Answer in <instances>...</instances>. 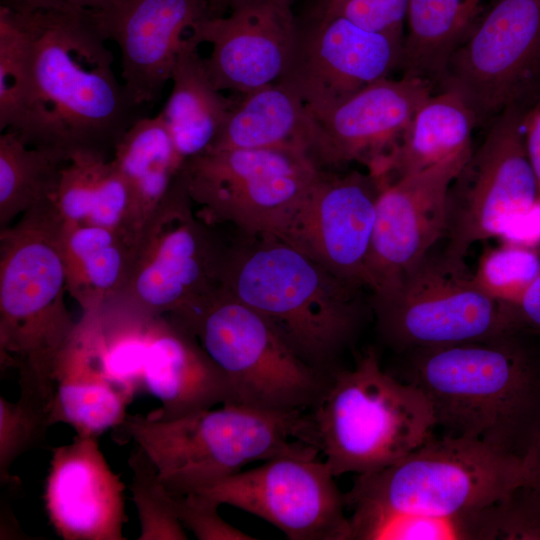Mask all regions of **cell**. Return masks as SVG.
I'll list each match as a JSON object with an SVG mask.
<instances>
[{"mask_svg":"<svg viewBox=\"0 0 540 540\" xmlns=\"http://www.w3.org/2000/svg\"><path fill=\"white\" fill-rule=\"evenodd\" d=\"M15 11L27 35V72L6 130L29 146L69 158L82 151L112 156L144 107L117 79L113 54L88 10Z\"/></svg>","mask_w":540,"mask_h":540,"instance_id":"cell-1","label":"cell"},{"mask_svg":"<svg viewBox=\"0 0 540 540\" xmlns=\"http://www.w3.org/2000/svg\"><path fill=\"white\" fill-rule=\"evenodd\" d=\"M404 381L428 398L444 435L523 459L540 422V338H495L406 352Z\"/></svg>","mask_w":540,"mask_h":540,"instance_id":"cell-2","label":"cell"},{"mask_svg":"<svg viewBox=\"0 0 540 540\" xmlns=\"http://www.w3.org/2000/svg\"><path fill=\"white\" fill-rule=\"evenodd\" d=\"M223 249L219 283L265 316L288 344L321 370L361 322L355 287L275 237H247Z\"/></svg>","mask_w":540,"mask_h":540,"instance_id":"cell-3","label":"cell"},{"mask_svg":"<svg viewBox=\"0 0 540 540\" xmlns=\"http://www.w3.org/2000/svg\"><path fill=\"white\" fill-rule=\"evenodd\" d=\"M117 428L147 454L173 496L199 492L251 462L320 453L303 411L223 404L172 419L127 414Z\"/></svg>","mask_w":540,"mask_h":540,"instance_id":"cell-4","label":"cell"},{"mask_svg":"<svg viewBox=\"0 0 540 540\" xmlns=\"http://www.w3.org/2000/svg\"><path fill=\"white\" fill-rule=\"evenodd\" d=\"M62 220L47 198L0 231V360L54 387L76 323L65 304Z\"/></svg>","mask_w":540,"mask_h":540,"instance_id":"cell-5","label":"cell"},{"mask_svg":"<svg viewBox=\"0 0 540 540\" xmlns=\"http://www.w3.org/2000/svg\"><path fill=\"white\" fill-rule=\"evenodd\" d=\"M310 417L335 477L384 469L432 438L436 427L424 392L385 372L374 349L336 373Z\"/></svg>","mask_w":540,"mask_h":540,"instance_id":"cell-6","label":"cell"},{"mask_svg":"<svg viewBox=\"0 0 540 540\" xmlns=\"http://www.w3.org/2000/svg\"><path fill=\"white\" fill-rule=\"evenodd\" d=\"M193 335L226 377L232 403L270 411H304L329 382L301 358L261 313L218 285L167 315Z\"/></svg>","mask_w":540,"mask_h":540,"instance_id":"cell-7","label":"cell"},{"mask_svg":"<svg viewBox=\"0 0 540 540\" xmlns=\"http://www.w3.org/2000/svg\"><path fill=\"white\" fill-rule=\"evenodd\" d=\"M526 480L522 458L443 434L384 469L357 475L345 496L349 509L455 515L498 503Z\"/></svg>","mask_w":540,"mask_h":540,"instance_id":"cell-8","label":"cell"},{"mask_svg":"<svg viewBox=\"0 0 540 540\" xmlns=\"http://www.w3.org/2000/svg\"><path fill=\"white\" fill-rule=\"evenodd\" d=\"M523 110L509 107L490 121L449 187L443 253L452 260L464 262L475 243L489 238L531 244L540 237L539 188L525 146Z\"/></svg>","mask_w":540,"mask_h":540,"instance_id":"cell-9","label":"cell"},{"mask_svg":"<svg viewBox=\"0 0 540 540\" xmlns=\"http://www.w3.org/2000/svg\"><path fill=\"white\" fill-rule=\"evenodd\" d=\"M181 171L197 215L247 237L280 238L320 174L306 152L289 148L207 151Z\"/></svg>","mask_w":540,"mask_h":540,"instance_id":"cell-10","label":"cell"},{"mask_svg":"<svg viewBox=\"0 0 540 540\" xmlns=\"http://www.w3.org/2000/svg\"><path fill=\"white\" fill-rule=\"evenodd\" d=\"M377 329L400 353L495 338L513 326L465 261L430 251L389 293L373 297Z\"/></svg>","mask_w":540,"mask_h":540,"instance_id":"cell-11","label":"cell"},{"mask_svg":"<svg viewBox=\"0 0 540 540\" xmlns=\"http://www.w3.org/2000/svg\"><path fill=\"white\" fill-rule=\"evenodd\" d=\"M222 250L193 210L180 170L144 227L112 301L148 317L175 312L220 285Z\"/></svg>","mask_w":540,"mask_h":540,"instance_id":"cell-12","label":"cell"},{"mask_svg":"<svg viewBox=\"0 0 540 540\" xmlns=\"http://www.w3.org/2000/svg\"><path fill=\"white\" fill-rule=\"evenodd\" d=\"M540 83V0H497L452 54L439 84L456 92L478 124L526 107Z\"/></svg>","mask_w":540,"mask_h":540,"instance_id":"cell-13","label":"cell"},{"mask_svg":"<svg viewBox=\"0 0 540 540\" xmlns=\"http://www.w3.org/2000/svg\"><path fill=\"white\" fill-rule=\"evenodd\" d=\"M199 492L271 523L291 540H350L346 496L317 457H275Z\"/></svg>","mask_w":540,"mask_h":540,"instance_id":"cell-14","label":"cell"},{"mask_svg":"<svg viewBox=\"0 0 540 540\" xmlns=\"http://www.w3.org/2000/svg\"><path fill=\"white\" fill-rule=\"evenodd\" d=\"M403 56L404 37L311 11L304 23L298 21L295 49L278 82L318 115L401 69Z\"/></svg>","mask_w":540,"mask_h":540,"instance_id":"cell-15","label":"cell"},{"mask_svg":"<svg viewBox=\"0 0 540 540\" xmlns=\"http://www.w3.org/2000/svg\"><path fill=\"white\" fill-rule=\"evenodd\" d=\"M471 153L394 181H380L366 261L373 297L391 292L446 234L449 187Z\"/></svg>","mask_w":540,"mask_h":540,"instance_id":"cell-16","label":"cell"},{"mask_svg":"<svg viewBox=\"0 0 540 540\" xmlns=\"http://www.w3.org/2000/svg\"><path fill=\"white\" fill-rule=\"evenodd\" d=\"M378 180L369 172H320L279 238L337 278L367 287Z\"/></svg>","mask_w":540,"mask_h":540,"instance_id":"cell-17","label":"cell"},{"mask_svg":"<svg viewBox=\"0 0 540 540\" xmlns=\"http://www.w3.org/2000/svg\"><path fill=\"white\" fill-rule=\"evenodd\" d=\"M190 37L211 45L204 62L213 85L244 95L281 79L295 49L298 20L288 0H237L227 16L199 20Z\"/></svg>","mask_w":540,"mask_h":540,"instance_id":"cell-18","label":"cell"},{"mask_svg":"<svg viewBox=\"0 0 540 540\" xmlns=\"http://www.w3.org/2000/svg\"><path fill=\"white\" fill-rule=\"evenodd\" d=\"M88 12L118 45L123 83L141 107L156 103L170 81L184 32L210 15L206 0H119Z\"/></svg>","mask_w":540,"mask_h":540,"instance_id":"cell-19","label":"cell"},{"mask_svg":"<svg viewBox=\"0 0 540 540\" xmlns=\"http://www.w3.org/2000/svg\"><path fill=\"white\" fill-rule=\"evenodd\" d=\"M433 89L430 81L418 76L388 77L314 115L319 126L315 161L318 165L356 161L373 172L398 145Z\"/></svg>","mask_w":540,"mask_h":540,"instance_id":"cell-20","label":"cell"},{"mask_svg":"<svg viewBox=\"0 0 540 540\" xmlns=\"http://www.w3.org/2000/svg\"><path fill=\"white\" fill-rule=\"evenodd\" d=\"M125 486L97 437L76 435L55 447L44 485V507L64 540H123Z\"/></svg>","mask_w":540,"mask_h":540,"instance_id":"cell-21","label":"cell"},{"mask_svg":"<svg viewBox=\"0 0 540 540\" xmlns=\"http://www.w3.org/2000/svg\"><path fill=\"white\" fill-rule=\"evenodd\" d=\"M143 380L144 388L161 404L147 414L153 419H172L232 403L224 374L197 339L165 315L149 323Z\"/></svg>","mask_w":540,"mask_h":540,"instance_id":"cell-22","label":"cell"},{"mask_svg":"<svg viewBox=\"0 0 540 540\" xmlns=\"http://www.w3.org/2000/svg\"><path fill=\"white\" fill-rule=\"evenodd\" d=\"M53 379L52 425L67 424L76 435L98 438L127 416L132 398L102 371L82 319L56 361Z\"/></svg>","mask_w":540,"mask_h":540,"instance_id":"cell-23","label":"cell"},{"mask_svg":"<svg viewBox=\"0 0 540 540\" xmlns=\"http://www.w3.org/2000/svg\"><path fill=\"white\" fill-rule=\"evenodd\" d=\"M48 199L63 222L112 229L135 248L133 193L110 157L91 151L72 154Z\"/></svg>","mask_w":540,"mask_h":540,"instance_id":"cell-24","label":"cell"},{"mask_svg":"<svg viewBox=\"0 0 540 540\" xmlns=\"http://www.w3.org/2000/svg\"><path fill=\"white\" fill-rule=\"evenodd\" d=\"M318 139V123L301 97L286 84L275 82L244 94L234 104L208 151L289 148L314 159Z\"/></svg>","mask_w":540,"mask_h":540,"instance_id":"cell-25","label":"cell"},{"mask_svg":"<svg viewBox=\"0 0 540 540\" xmlns=\"http://www.w3.org/2000/svg\"><path fill=\"white\" fill-rule=\"evenodd\" d=\"M477 125L475 113L456 92H433L418 108L395 149L370 174L380 181H394L471 153Z\"/></svg>","mask_w":540,"mask_h":540,"instance_id":"cell-26","label":"cell"},{"mask_svg":"<svg viewBox=\"0 0 540 540\" xmlns=\"http://www.w3.org/2000/svg\"><path fill=\"white\" fill-rule=\"evenodd\" d=\"M198 46L190 36L184 38L171 92L159 112L183 164L211 148L234 106L213 85Z\"/></svg>","mask_w":540,"mask_h":540,"instance_id":"cell-27","label":"cell"},{"mask_svg":"<svg viewBox=\"0 0 540 540\" xmlns=\"http://www.w3.org/2000/svg\"><path fill=\"white\" fill-rule=\"evenodd\" d=\"M497 0H409L403 75L440 84L452 54Z\"/></svg>","mask_w":540,"mask_h":540,"instance_id":"cell-28","label":"cell"},{"mask_svg":"<svg viewBox=\"0 0 540 540\" xmlns=\"http://www.w3.org/2000/svg\"><path fill=\"white\" fill-rule=\"evenodd\" d=\"M59 238L67 292L83 312L114 300L130 269L134 248L129 241L112 229L63 221Z\"/></svg>","mask_w":540,"mask_h":540,"instance_id":"cell-29","label":"cell"},{"mask_svg":"<svg viewBox=\"0 0 540 540\" xmlns=\"http://www.w3.org/2000/svg\"><path fill=\"white\" fill-rule=\"evenodd\" d=\"M111 159L131 187L139 240L183 162L159 113L136 120L116 145Z\"/></svg>","mask_w":540,"mask_h":540,"instance_id":"cell-30","label":"cell"},{"mask_svg":"<svg viewBox=\"0 0 540 540\" xmlns=\"http://www.w3.org/2000/svg\"><path fill=\"white\" fill-rule=\"evenodd\" d=\"M495 504L455 515L354 507L350 540H497Z\"/></svg>","mask_w":540,"mask_h":540,"instance_id":"cell-31","label":"cell"},{"mask_svg":"<svg viewBox=\"0 0 540 540\" xmlns=\"http://www.w3.org/2000/svg\"><path fill=\"white\" fill-rule=\"evenodd\" d=\"M69 157L61 152L32 147L14 132L0 135V228L52 193Z\"/></svg>","mask_w":540,"mask_h":540,"instance_id":"cell-32","label":"cell"},{"mask_svg":"<svg viewBox=\"0 0 540 540\" xmlns=\"http://www.w3.org/2000/svg\"><path fill=\"white\" fill-rule=\"evenodd\" d=\"M16 401L0 396V482H12L10 470L26 452L45 442L51 424L54 388L29 377H19Z\"/></svg>","mask_w":540,"mask_h":540,"instance_id":"cell-33","label":"cell"},{"mask_svg":"<svg viewBox=\"0 0 540 540\" xmlns=\"http://www.w3.org/2000/svg\"><path fill=\"white\" fill-rule=\"evenodd\" d=\"M132 471L130 490L139 522V540H186L175 497L162 483L147 454L136 447L128 459Z\"/></svg>","mask_w":540,"mask_h":540,"instance_id":"cell-34","label":"cell"},{"mask_svg":"<svg viewBox=\"0 0 540 540\" xmlns=\"http://www.w3.org/2000/svg\"><path fill=\"white\" fill-rule=\"evenodd\" d=\"M540 270L536 248L512 242L486 249L473 273L478 285L495 300L512 304Z\"/></svg>","mask_w":540,"mask_h":540,"instance_id":"cell-35","label":"cell"},{"mask_svg":"<svg viewBox=\"0 0 540 540\" xmlns=\"http://www.w3.org/2000/svg\"><path fill=\"white\" fill-rule=\"evenodd\" d=\"M27 35L18 13L0 4V130L8 129L22 101L27 72Z\"/></svg>","mask_w":540,"mask_h":540,"instance_id":"cell-36","label":"cell"},{"mask_svg":"<svg viewBox=\"0 0 540 540\" xmlns=\"http://www.w3.org/2000/svg\"><path fill=\"white\" fill-rule=\"evenodd\" d=\"M409 0H318L313 12L346 18L377 32L404 37Z\"/></svg>","mask_w":540,"mask_h":540,"instance_id":"cell-37","label":"cell"},{"mask_svg":"<svg viewBox=\"0 0 540 540\" xmlns=\"http://www.w3.org/2000/svg\"><path fill=\"white\" fill-rule=\"evenodd\" d=\"M175 497L176 511L182 525L199 540H253L226 522L218 513L220 503L213 498L192 492Z\"/></svg>","mask_w":540,"mask_h":540,"instance_id":"cell-38","label":"cell"},{"mask_svg":"<svg viewBox=\"0 0 540 540\" xmlns=\"http://www.w3.org/2000/svg\"><path fill=\"white\" fill-rule=\"evenodd\" d=\"M498 539L540 540V493L526 482L496 504Z\"/></svg>","mask_w":540,"mask_h":540,"instance_id":"cell-39","label":"cell"},{"mask_svg":"<svg viewBox=\"0 0 540 540\" xmlns=\"http://www.w3.org/2000/svg\"><path fill=\"white\" fill-rule=\"evenodd\" d=\"M505 305L516 328L526 330L540 338V270L520 298L512 304Z\"/></svg>","mask_w":540,"mask_h":540,"instance_id":"cell-40","label":"cell"},{"mask_svg":"<svg viewBox=\"0 0 540 540\" xmlns=\"http://www.w3.org/2000/svg\"><path fill=\"white\" fill-rule=\"evenodd\" d=\"M522 130L527 154L537 178L540 200V83L523 110Z\"/></svg>","mask_w":540,"mask_h":540,"instance_id":"cell-41","label":"cell"},{"mask_svg":"<svg viewBox=\"0 0 540 540\" xmlns=\"http://www.w3.org/2000/svg\"><path fill=\"white\" fill-rule=\"evenodd\" d=\"M119 0H1L18 11H29L40 8H69L76 10H102L115 4Z\"/></svg>","mask_w":540,"mask_h":540,"instance_id":"cell-42","label":"cell"},{"mask_svg":"<svg viewBox=\"0 0 540 540\" xmlns=\"http://www.w3.org/2000/svg\"><path fill=\"white\" fill-rule=\"evenodd\" d=\"M526 483L540 493V422L523 457Z\"/></svg>","mask_w":540,"mask_h":540,"instance_id":"cell-43","label":"cell"},{"mask_svg":"<svg viewBox=\"0 0 540 540\" xmlns=\"http://www.w3.org/2000/svg\"><path fill=\"white\" fill-rule=\"evenodd\" d=\"M211 15L222 16L237 0H206Z\"/></svg>","mask_w":540,"mask_h":540,"instance_id":"cell-44","label":"cell"},{"mask_svg":"<svg viewBox=\"0 0 540 540\" xmlns=\"http://www.w3.org/2000/svg\"><path fill=\"white\" fill-rule=\"evenodd\" d=\"M288 1H290V0H288Z\"/></svg>","mask_w":540,"mask_h":540,"instance_id":"cell-45","label":"cell"}]
</instances>
